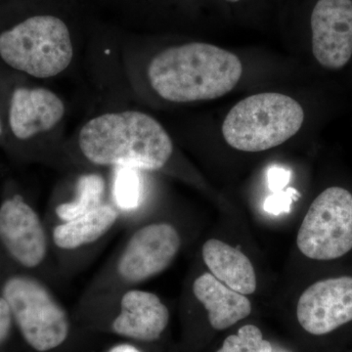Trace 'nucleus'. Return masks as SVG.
Here are the masks:
<instances>
[{"label": "nucleus", "instance_id": "obj_1", "mask_svg": "<svg viewBox=\"0 0 352 352\" xmlns=\"http://www.w3.org/2000/svg\"><path fill=\"white\" fill-rule=\"evenodd\" d=\"M83 156L97 166L161 170L173 152L166 129L147 113L126 111L99 116L80 129Z\"/></svg>", "mask_w": 352, "mask_h": 352}, {"label": "nucleus", "instance_id": "obj_2", "mask_svg": "<svg viewBox=\"0 0 352 352\" xmlns=\"http://www.w3.org/2000/svg\"><path fill=\"white\" fill-rule=\"evenodd\" d=\"M242 74V63L235 54L203 43L168 48L148 68L153 89L175 103L219 98L233 90Z\"/></svg>", "mask_w": 352, "mask_h": 352}, {"label": "nucleus", "instance_id": "obj_3", "mask_svg": "<svg viewBox=\"0 0 352 352\" xmlns=\"http://www.w3.org/2000/svg\"><path fill=\"white\" fill-rule=\"evenodd\" d=\"M13 320L34 352H80V333L69 312L47 287L34 278L16 275L2 288Z\"/></svg>", "mask_w": 352, "mask_h": 352}, {"label": "nucleus", "instance_id": "obj_4", "mask_svg": "<svg viewBox=\"0 0 352 352\" xmlns=\"http://www.w3.org/2000/svg\"><path fill=\"white\" fill-rule=\"evenodd\" d=\"M305 112L295 99L267 92L236 104L222 124L227 144L243 152H261L283 144L300 131Z\"/></svg>", "mask_w": 352, "mask_h": 352}, {"label": "nucleus", "instance_id": "obj_5", "mask_svg": "<svg viewBox=\"0 0 352 352\" xmlns=\"http://www.w3.org/2000/svg\"><path fill=\"white\" fill-rule=\"evenodd\" d=\"M74 47L68 27L52 15L23 21L0 34V57L18 71L50 78L68 68Z\"/></svg>", "mask_w": 352, "mask_h": 352}, {"label": "nucleus", "instance_id": "obj_6", "mask_svg": "<svg viewBox=\"0 0 352 352\" xmlns=\"http://www.w3.org/2000/svg\"><path fill=\"white\" fill-rule=\"evenodd\" d=\"M296 245L308 258L332 261L352 250V194L342 187L322 192L303 219Z\"/></svg>", "mask_w": 352, "mask_h": 352}, {"label": "nucleus", "instance_id": "obj_7", "mask_svg": "<svg viewBox=\"0 0 352 352\" xmlns=\"http://www.w3.org/2000/svg\"><path fill=\"white\" fill-rule=\"evenodd\" d=\"M168 307L155 294L143 289L122 292L118 307L110 314L95 315L83 321L87 330L110 333L139 344L156 342L170 324Z\"/></svg>", "mask_w": 352, "mask_h": 352}, {"label": "nucleus", "instance_id": "obj_8", "mask_svg": "<svg viewBox=\"0 0 352 352\" xmlns=\"http://www.w3.org/2000/svg\"><path fill=\"white\" fill-rule=\"evenodd\" d=\"M182 238L175 226L166 222L140 227L127 240L116 263L122 285L143 283L163 273L175 261Z\"/></svg>", "mask_w": 352, "mask_h": 352}, {"label": "nucleus", "instance_id": "obj_9", "mask_svg": "<svg viewBox=\"0 0 352 352\" xmlns=\"http://www.w3.org/2000/svg\"><path fill=\"white\" fill-rule=\"evenodd\" d=\"M305 332L323 336L352 321V277L321 280L308 287L296 307Z\"/></svg>", "mask_w": 352, "mask_h": 352}, {"label": "nucleus", "instance_id": "obj_10", "mask_svg": "<svg viewBox=\"0 0 352 352\" xmlns=\"http://www.w3.org/2000/svg\"><path fill=\"white\" fill-rule=\"evenodd\" d=\"M0 242L14 261L27 268L38 267L47 256V235L41 217L19 195L0 207Z\"/></svg>", "mask_w": 352, "mask_h": 352}, {"label": "nucleus", "instance_id": "obj_11", "mask_svg": "<svg viewBox=\"0 0 352 352\" xmlns=\"http://www.w3.org/2000/svg\"><path fill=\"white\" fill-rule=\"evenodd\" d=\"M310 27L319 64L332 69L346 66L352 56V0H318Z\"/></svg>", "mask_w": 352, "mask_h": 352}, {"label": "nucleus", "instance_id": "obj_12", "mask_svg": "<svg viewBox=\"0 0 352 352\" xmlns=\"http://www.w3.org/2000/svg\"><path fill=\"white\" fill-rule=\"evenodd\" d=\"M63 101L46 88H18L11 99V131L19 139L50 131L64 117Z\"/></svg>", "mask_w": 352, "mask_h": 352}, {"label": "nucleus", "instance_id": "obj_13", "mask_svg": "<svg viewBox=\"0 0 352 352\" xmlns=\"http://www.w3.org/2000/svg\"><path fill=\"white\" fill-rule=\"evenodd\" d=\"M193 294L208 312V323L214 330L232 327L252 314V303L220 282L212 273H204L193 283Z\"/></svg>", "mask_w": 352, "mask_h": 352}, {"label": "nucleus", "instance_id": "obj_14", "mask_svg": "<svg viewBox=\"0 0 352 352\" xmlns=\"http://www.w3.org/2000/svg\"><path fill=\"white\" fill-rule=\"evenodd\" d=\"M201 254L210 273L227 287L245 296L256 292V271L239 250L222 241L210 239L204 244Z\"/></svg>", "mask_w": 352, "mask_h": 352}, {"label": "nucleus", "instance_id": "obj_15", "mask_svg": "<svg viewBox=\"0 0 352 352\" xmlns=\"http://www.w3.org/2000/svg\"><path fill=\"white\" fill-rule=\"evenodd\" d=\"M119 219V210L110 204L103 203L82 217L57 224L51 234L53 245L62 251L82 249L100 240Z\"/></svg>", "mask_w": 352, "mask_h": 352}, {"label": "nucleus", "instance_id": "obj_16", "mask_svg": "<svg viewBox=\"0 0 352 352\" xmlns=\"http://www.w3.org/2000/svg\"><path fill=\"white\" fill-rule=\"evenodd\" d=\"M105 189V180L101 175L89 173L80 176L76 182L75 198L55 208L58 219L68 221L98 208L104 203Z\"/></svg>", "mask_w": 352, "mask_h": 352}, {"label": "nucleus", "instance_id": "obj_17", "mask_svg": "<svg viewBox=\"0 0 352 352\" xmlns=\"http://www.w3.org/2000/svg\"><path fill=\"white\" fill-rule=\"evenodd\" d=\"M113 182V198L116 205L124 210L138 207L142 197V182L138 170L131 168H116Z\"/></svg>", "mask_w": 352, "mask_h": 352}, {"label": "nucleus", "instance_id": "obj_18", "mask_svg": "<svg viewBox=\"0 0 352 352\" xmlns=\"http://www.w3.org/2000/svg\"><path fill=\"white\" fill-rule=\"evenodd\" d=\"M217 352H273V346L263 339L261 329L254 325H245L236 335L227 337Z\"/></svg>", "mask_w": 352, "mask_h": 352}, {"label": "nucleus", "instance_id": "obj_19", "mask_svg": "<svg viewBox=\"0 0 352 352\" xmlns=\"http://www.w3.org/2000/svg\"><path fill=\"white\" fill-rule=\"evenodd\" d=\"M300 193L296 189L289 188L273 193L264 201V210L268 214L280 215L291 212L294 201L300 198Z\"/></svg>", "mask_w": 352, "mask_h": 352}, {"label": "nucleus", "instance_id": "obj_20", "mask_svg": "<svg viewBox=\"0 0 352 352\" xmlns=\"http://www.w3.org/2000/svg\"><path fill=\"white\" fill-rule=\"evenodd\" d=\"M291 170L282 166H271L267 170V185L271 192L283 191L291 180Z\"/></svg>", "mask_w": 352, "mask_h": 352}, {"label": "nucleus", "instance_id": "obj_21", "mask_svg": "<svg viewBox=\"0 0 352 352\" xmlns=\"http://www.w3.org/2000/svg\"><path fill=\"white\" fill-rule=\"evenodd\" d=\"M13 321L12 314L8 303L4 300L3 296H0V346L8 338Z\"/></svg>", "mask_w": 352, "mask_h": 352}, {"label": "nucleus", "instance_id": "obj_22", "mask_svg": "<svg viewBox=\"0 0 352 352\" xmlns=\"http://www.w3.org/2000/svg\"><path fill=\"white\" fill-rule=\"evenodd\" d=\"M103 352H145L136 342L124 340L107 347Z\"/></svg>", "mask_w": 352, "mask_h": 352}, {"label": "nucleus", "instance_id": "obj_23", "mask_svg": "<svg viewBox=\"0 0 352 352\" xmlns=\"http://www.w3.org/2000/svg\"><path fill=\"white\" fill-rule=\"evenodd\" d=\"M223 1L228 2V3H237V2L242 1V0H223Z\"/></svg>", "mask_w": 352, "mask_h": 352}, {"label": "nucleus", "instance_id": "obj_24", "mask_svg": "<svg viewBox=\"0 0 352 352\" xmlns=\"http://www.w3.org/2000/svg\"><path fill=\"white\" fill-rule=\"evenodd\" d=\"M0 134H1V126H0Z\"/></svg>", "mask_w": 352, "mask_h": 352}]
</instances>
